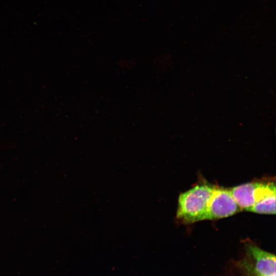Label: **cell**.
Masks as SVG:
<instances>
[{
    "label": "cell",
    "instance_id": "cell-3",
    "mask_svg": "<svg viewBox=\"0 0 276 276\" xmlns=\"http://www.w3.org/2000/svg\"><path fill=\"white\" fill-rule=\"evenodd\" d=\"M241 210L229 189L216 187L208 204L205 220L227 217Z\"/></svg>",
    "mask_w": 276,
    "mask_h": 276
},
{
    "label": "cell",
    "instance_id": "cell-6",
    "mask_svg": "<svg viewBox=\"0 0 276 276\" xmlns=\"http://www.w3.org/2000/svg\"><path fill=\"white\" fill-rule=\"evenodd\" d=\"M242 266L247 276H261L256 273L245 261L242 262Z\"/></svg>",
    "mask_w": 276,
    "mask_h": 276
},
{
    "label": "cell",
    "instance_id": "cell-1",
    "mask_svg": "<svg viewBox=\"0 0 276 276\" xmlns=\"http://www.w3.org/2000/svg\"><path fill=\"white\" fill-rule=\"evenodd\" d=\"M216 186L198 184L180 194L176 215L177 222L191 224L204 220L209 201Z\"/></svg>",
    "mask_w": 276,
    "mask_h": 276
},
{
    "label": "cell",
    "instance_id": "cell-4",
    "mask_svg": "<svg viewBox=\"0 0 276 276\" xmlns=\"http://www.w3.org/2000/svg\"><path fill=\"white\" fill-rule=\"evenodd\" d=\"M245 248L248 260H245L251 269L261 276H275V256L257 246L247 243Z\"/></svg>",
    "mask_w": 276,
    "mask_h": 276
},
{
    "label": "cell",
    "instance_id": "cell-2",
    "mask_svg": "<svg viewBox=\"0 0 276 276\" xmlns=\"http://www.w3.org/2000/svg\"><path fill=\"white\" fill-rule=\"evenodd\" d=\"M275 185L272 181L250 182L229 189L241 210L248 211L256 203L275 192Z\"/></svg>",
    "mask_w": 276,
    "mask_h": 276
},
{
    "label": "cell",
    "instance_id": "cell-5",
    "mask_svg": "<svg viewBox=\"0 0 276 276\" xmlns=\"http://www.w3.org/2000/svg\"><path fill=\"white\" fill-rule=\"evenodd\" d=\"M275 193L256 203L248 211L263 214H275Z\"/></svg>",
    "mask_w": 276,
    "mask_h": 276
}]
</instances>
